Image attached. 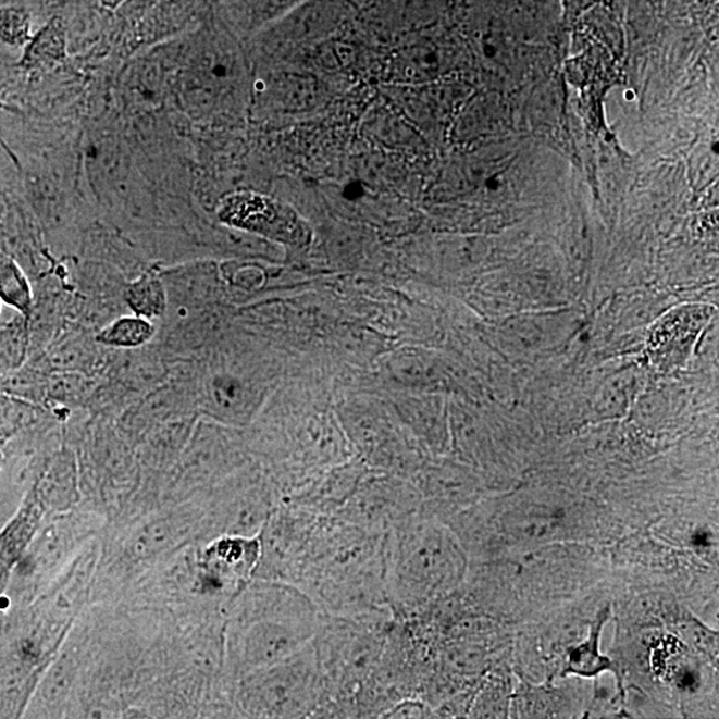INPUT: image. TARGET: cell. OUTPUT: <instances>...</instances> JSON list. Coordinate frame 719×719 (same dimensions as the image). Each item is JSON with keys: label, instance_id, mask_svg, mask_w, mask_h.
<instances>
[{"label": "cell", "instance_id": "obj_17", "mask_svg": "<svg viewBox=\"0 0 719 719\" xmlns=\"http://www.w3.org/2000/svg\"><path fill=\"white\" fill-rule=\"evenodd\" d=\"M0 311H2V300H0Z\"/></svg>", "mask_w": 719, "mask_h": 719}, {"label": "cell", "instance_id": "obj_5", "mask_svg": "<svg viewBox=\"0 0 719 719\" xmlns=\"http://www.w3.org/2000/svg\"><path fill=\"white\" fill-rule=\"evenodd\" d=\"M325 699L324 677L312 641L295 655L235 683V704L245 718H317Z\"/></svg>", "mask_w": 719, "mask_h": 719}, {"label": "cell", "instance_id": "obj_7", "mask_svg": "<svg viewBox=\"0 0 719 719\" xmlns=\"http://www.w3.org/2000/svg\"><path fill=\"white\" fill-rule=\"evenodd\" d=\"M419 512L413 492L394 484H373L356 491L336 516L368 532L385 534Z\"/></svg>", "mask_w": 719, "mask_h": 719}, {"label": "cell", "instance_id": "obj_9", "mask_svg": "<svg viewBox=\"0 0 719 719\" xmlns=\"http://www.w3.org/2000/svg\"><path fill=\"white\" fill-rule=\"evenodd\" d=\"M65 58V33L61 22L53 20L29 39L23 65L26 69L49 67Z\"/></svg>", "mask_w": 719, "mask_h": 719}, {"label": "cell", "instance_id": "obj_11", "mask_svg": "<svg viewBox=\"0 0 719 719\" xmlns=\"http://www.w3.org/2000/svg\"><path fill=\"white\" fill-rule=\"evenodd\" d=\"M0 300L23 317L33 311L34 296L27 275L14 259L0 255Z\"/></svg>", "mask_w": 719, "mask_h": 719}, {"label": "cell", "instance_id": "obj_3", "mask_svg": "<svg viewBox=\"0 0 719 719\" xmlns=\"http://www.w3.org/2000/svg\"><path fill=\"white\" fill-rule=\"evenodd\" d=\"M384 556L386 596L395 618L448 597L466 579L467 558L459 538L423 512L384 534Z\"/></svg>", "mask_w": 719, "mask_h": 719}, {"label": "cell", "instance_id": "obj_4", "mask_svg": "<svg viewBox=\"0 0 719 719\" xmlns=\"http://www.w3.org/2000/svg\"><path fill=\"white\" fill-rule=\"evenodd\" d=\"M392 622L389 608L324 616L312 640L326 687L317 718H358L356 697L377 667Z\"/></svg>", "mask_w": 719, "mask_h": 719}, {"label": "cell", "instance_id": "obj_12", "mask_svg": "<svg viewBox=\"0 0 719 719\" xmlns=\"http://www.w3.org/2000/svg\"><path fill=\"white\" fill-rule=\"evenodd\" d=\"M154 334L150 320L140 317L122 318L99 332L97 340L104 346L115 348H136L145 346Z\"/></svg>", "mask_w": 719, "mask_h": 719}, {"label": "cell", "instance_id": "obj_15", "mask_svg": "<svg viewBox=\"0 0 719 719\" xmlns=\"http://www.w3.org/2000/svg\"><path fill=\"white\" fill-rule=\"evenodd\" d=\"M436 712L432 709L431 704L421 698H407L400 701L386 710L382 718H431L435 717Z\"/></svg>", "mask_w": 719, "mask_h": 719}, {"label": "cell", "instance_id": "obj_1", "mask_svg": "<svg viewBox=\"0 0 719 719\" xmlns=\"http://www.w3.org/2000/svg\"><path fill=\"white\" fill-rule=\"evenodd\" d=\"M325 613L299 587L252 579L231 604L225 621V673L236 683L311 643Z\"/></svg>", "mask_w": 719, "mask_h": 719}, {"label": "cell", "instance_id": "obj_14", "mask_svg": "<svg viewBox=\"0 0 719 719\" xmlns=\"http://www.w3.org/2000/svg\"><path fill=\"white\" fill-rule=\"evenodd\" d=\"M248 5V11L251 16L249 21L251 23H265L272 20H275V16L287 11L289 5H294L299 2V0H246Z\"/></svg>", "mask_w": 719, "mask_h": 719}, {"label": "cell", "instance_id": "obj_2", "mask_svg": "<svg viewBox=\"0 0 719 719\" xmlns=\"http://www.w3.org/2000/svg\"><path fill=\"white\" fill-rule=\"evenodd\" d=\"M297 587L331 616L389 608L384 534L337 516H319Z\"/></svg>", "mask_w": 719, "mask_h": 719}, {"label": "cell", "instance_id": "obj_8", "mask_svg": "<svg viewBox=\"0 0 719 719\" xmlns=\"http://www.w3.org/2000/svg\"><path fill=\"white\" fill-rule=\"evenodd\" d=\"M609 617V609H605L598 615L597 621L593 623L590 639L569 652V662L567 674H578L581 677H597L604 671L615 673L618 681L620 673L616 671L613 662L608 657L599 653V637H602L603 628Z\"/></svg>", "mask_w": 719, "mask_h": 719}, {"label": "cell", "instance_id": "obj_13", "mask_svg": "<svg viewBox=\"0 0 719 719\" xmlns=\"http://www.w3.org/2000/svg\"><path fill=\"white\" fill-rule=\"evenodd\" d=\"M32 20L26 10L0 9V39L10 46H26L32 39Z\"/></svg>", "mask_w": 719, "mask_h": 719}, {"label": "cell", "instance_id": "obj_6", "mask_svg": "<svg viewBox=\"0 0 719 719\" xmlns=\"http://www.w3.org/2000/svg\"><path fill=\"white\" fill-rule=\"evenodd\" d=\"M195 497L201 507L199 544L222 536H259L282 503L278 492L257 483L227 485Z\"/></svg>", "mask_w": 719, "mask_h": 719}, {"label": "cell", "instance_id": "obj_10", "mask_svg": "<svg viewBox=\"0 0 719 719\" xmlns=\"http://www.w3.org/2000/svg\"><path fill=\"white\" fill-rule=\"evenodd\" d=\"M126 301L136 317L153 319L162 317L168 307L165 285L157 273L148 272L126 289Z\"/></svg>", "mask_w": 719, "mask_h": 719}, {"label": "cell", "instance_id": "obj_16", "mask_svg": "<svg viewBox=\"0 0 719 719\" xmlns=\"http://www.w3.org/2000/svg\"><path fill=\"white\" fill-rule=\"evenodd\" d=\"M361 189H362V188H361L360 184H350V186H348V187L346 188V196H347V198H348V199H356V198H358V196L361 195Z\"/></svg>", "mask_w": 719, "mask_h": 719}]
</instances>
